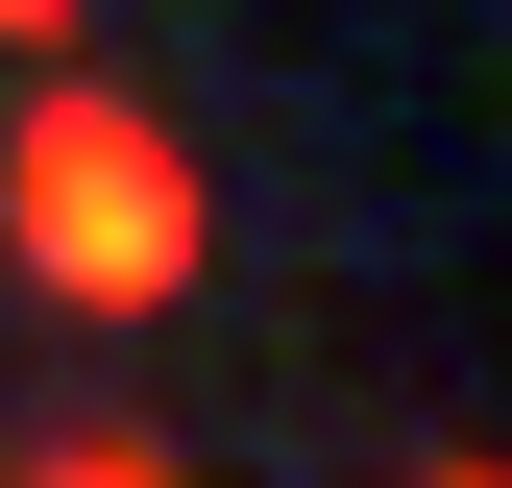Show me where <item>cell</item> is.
<instances>
[{
  "instance_id": "cell-3",
  "label": "cell",
  "mask_w": 512,
  "mask_h": 488,
  "mask_svg": "<svg viewBox=\"0 0 512 488\" xmlns=\"http://www.w3.org/2000/svg\"><path fill=\"white\" fill-rule=\"evenodd\" d=\"M0 49H74V0H0Z\"/></svg>"
},
{
  "instance_id": "cell-1",
  "label": "cell",
  "mask_w": 512,
  "mask_h": 488,
  "mask_svg": "<svg viewBox=\"0 0 512 488\" xmlns=\"http://www.w3.org/2000/svg\"><path fill=\"white\" fill-rule=\"evenodd\" d=\"M0 269H25L49 318H196L220 196H196V147L122 74H25L0 98Z\"/></svg>"
},
{
  "instance_id": "cell-4",
  "label": "cell",
  "mask_w": 512,
  "mask_h": 488,
  "mask_svg": "<svg viewBox=\"0 0 512 488\" xmlns=\"http://www.w3.org/2000/svg\"><path fill=\"white\" fill-rule=\"evenodd\" d=\"M415 488H512V464H415Z\"/></svg>"
},
{
  "instance_id": "cell-2",
  "label": "cell",
  "mask_w": 512,
  "mask_h": 488,
  "mask_svg": "<svg viewBox=\"0 0 512 488\" xmlns=\"http://www.w3.org/2000/svg\"><path fill=\"white\" fill-rule=\"evenodd\" d=\"M25 488H171V464H147V440H49Z\"/></svg>"
}]
</instances>
